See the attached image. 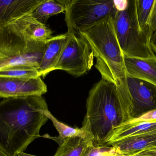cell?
Segmentation results:
<instances>
[{
	"mask_svg": "<svg viewBox=\"0 0 156 156\" xmlns=\"http://www.w3.org/2000/svg\"><path fill=\"white\" fill-rule=\"evenodd\" d=\"M46 102L34 95L0 101V146L11 156L23 153L36 139L48 119Z\"/></svg>",
	"mask_w": 156,
	"mask_h": 156,
	"instance_id": "1",
	"label": "cell"
},
{
	"mask_svg": "<svg viewBox=\"0 0 156 156\" xmlns=\"http://www.w3.org/2000/svg\"><path fill=\"white\" fill-rule=\"evenodd\" d=\"M86 110L94 146H105L114 130L125 123L120 86L107 81L101 79L90 90Z\"/></svg>",
	"mask_w": 156,
	"mask_h": 156,
	"instance_id": "2",
	"label": "cell"
},
{
	"mask_svg": "<svg viewBox=\"0 0 156 156\" xmlns=\"http://www.w3.org/2000/svg\"><path fill=\"white\" fill-rule=\"evenodd\" d=\"M113 15L79 32L88 42L96 58L95 67L102 79L117 86L127 78L124 56L116 37L114 26Z\"/></svg>",
	"mask_w": 156,
	"mask_h": 156,
	"instance_id": "3",
	"label": "cell"
},
{
	"mask_svg": "<svg viewBox=\"0 0 156 156\" xmlns=\"http://www.w3.org/2000/svg\"><path fill=\"white\" fill-rule=\"evenodd\" d=\"M45 44L28 41L20 18L5 27L0 35V70L23 66L37 70Z\"/></svg>",
	"mask_w": 156,
	"mask_h": 156,
	"instance_id": "4",
	"label": "cell"
},
{
	"mask_svg": "<svg viewBox=\"0 0 156 156\" xmlns=\"http://www.w3.org/2000/svg\"><path fill=\"white\" fill-rule=\"evenodd\" d=\"M117 40L124 56L147 58L155 55L146 34L141 32L136 19L135 0H128L126 8L113 15Z\"/></svg>",
	"mask_w": 156,
	"mask_h": 156,
	"instance_id": "5",
	"label": "cell"
},
{
	"mask_svg": "<svg viewBox=\"0 0 156 156\" xmlns=\"http://www.w3.org/2000/svg\"><path fill=\"white\" fill-rule=\"evenodd\" d=\"M66 7L68 31L79 32L102 20L117 10L114 0L61 1Z\"/></svg>",
	"mask_w": 156,
	"mask_h": 156,
	"instance_id": "6",
	"label": "cell"
},
{
	"mask_svg": "<svg viewBox=\"0 0 156 156\" xmlns=\"http://www.w3.org/2000/svg\"><path fill=\"white\" fill-rule=\"evenodd\" d=\"M67 33V42L53 71H64L80 77L91 69L94 56L88 42L79 33L68 31Z\"/></svg>",
	"mask_w": 156,
	"mask_h": 156,
	"instance_id": "7",
	"label": "cell"
},
{
	"mask_svg": "<svg viewBox=\"0 0 156 156\" xmlns=\"http://www.w3.org/2000/svg\"><path fill=\"white\" fill-rule=\"evenodd\" d=\"M126 82L129 97L128 122L156 109L155 86L145 81L128 77Z\"/></svg>",
	"mask_w": 156,
	"mask_h": 156,
	"instance_id": "8",
	"label": "cell"
},
{
	"mask_svg": "<svg viewBox=\"0 0 156 156\" xmlns=\"http://www.w3.org/2000/svg\"><path fill=\"white\" fill-rule=\"evenodd\" d=\"M47 92V85L40 77L31 79L0 77V99L42 96Z\"/></svg>",
	"mask_w": 156,
	"mask_h": 156,
	"instance_id": "9",
	"label": "cell"
},
{
	"mask_svg": "<svg viewBox=\"0 0 156 156\" xmlns=\"http://www.w3.org/2000/svg\"><path fill=\"white\" fill-rule=\"evenodd\" d=\"M83 132L77 135L67 138L59 146L54 156H85L93 146L94 137L90 125L84 117Z\"/></svg>",
	"mask_w": 156,
	"mask_h": 156,
	"instance_id": "10",
	"label": "cell"
},
{
	"mask_svg": "<svg viewBox=\"0 0 156 156\" xmlns=\"http://www.w3.org/2000/svg\"><path fill=\"white\" fill-rule=\"evenodd\" d=\"M68 39V34L52 36L46 42L43 58L37 68L39 77L44 78L53 71Z\"/></svg>",
	"mask_w": 156,
	"mask_h": 156,
	"instance_id": "11",
	"label": "cell"
},
{
	"mask_svg": "<svg viewBox=\"0 0 156 156\" xmlns=\"http://www.w3.org/2000/svg\"><path fill=\"white\" fill-rule=\"evenodd\" d=\"M127 77L139 79L156 87V55L147 58H136L124 56Z\"/></svg>",
	"mask_w": 156,
	"mask_h": 156,
	"instance_id": "12",
	"label": "cell"
},
{
	"mask_svg": "<svg viewBox=\"0 0 156 156\" xmlns=\"http://www.w3.org/2000/svg\"><path fill=\"white\" fill-rule=\"evenodd\" d=\"M156 145V135H138L126 137L110 145L122 154L130 156Z\"/></svg>",
	"mask_w": 156,
	"mask_h": 156,
	"instance_id": "13",
	"label": "cell"
},
{
	"mask_svg": "<svg viewBox=\"0 0 156 156\" xmlns=\"http://www.w3.org/2000/svg\"><path fill=\"white\" fill-rule=\"evenodd\" d=\"M138 135H156V120L152 122L123 124L115 129L105 146L126 137Z\"/></svg>",
	"mask_w": 156,
	"mask_h": 156,
	"instance_id": "14",
	"label": "cell"
},
{
	"mask_svg": "<svg viewBox=\"0 0 156 156\" xmlns=\"http://www.w3.org/2000/svg\"><path fill=\"white\" fill-rule=\"evenodd\" d=\"M23 30L27 38L31 43H45L52 37V32L46 25L40 24L32 16H26L24 19Z\"/></svg>",
	"mask_w": 156,
	"mask_h": 156,
	"instance_id": "15",
	"label": "cell"
},
{
	"mask_svg": "<svg viewBox=\"0 0 156 156\" xmlns=\"http://www.w3.org/2000/svg\"><path fill=\"white\" fill-rule=\"evenodd\" d=\"M65 12L66 7L61 0H43L32 13V16L38 23L46 25L50 16Z\"/></svg>",
	"mask_w": 156,
	"mask_h": 156,
	"instance_id": "16",
	"label": "cell"
},
{
	"mask_svg": "<svg viewBox=\"0 0 156 156\" xmlns=\"http://www.w3.org/2000/svg\"><path fill=\"white\" fill-rule=\"evenodd\" d=\"M45 114L48 119L51 120L53 123L54 126L59 133V136L57 137H51L48 135H45L43 136L45 138H49L55 141L59 146L61 145L67 138L77 135L83 132L84 127L83 125L81 128H74L68 126L58 121L55 117H54L49 110L46 112Z\"/></svg>",
	"mask_w": 156,
	"mask_h": 156,
	"instance_id": "17",
	"label": "cell"
},
{
	"mask_svg": "<svg viewBox=\"0 0 156 156\" xmlns=\"http://www.w3.org/2000/svg\"><path fill=\"white\" fill-rule=\"evenodd\" d=\"M154 0H135L136 19L140 30L141 32L146 34L148 38L147 22L154 4Z\"/></svg>",
	"mask_w": 156,
	"mask_h": 156,
	"instance_id": "18",
	"label": "cell"
},
{
	"mask_svg": "<svg viewBox=\"0 0 156 156\" xmlns=\"http://www.w3.org/2000/svg\"><path fill=\"white\" fill-rule=\"evenodd\" d=\"M39 77L37 70L28 67L17 66L0 70V77L18 79H31Z\"/></svg>",
	"mask_w": 156,
	"mask_h": 156,
	"instance_id": "19",
	"label": "cell"
},
{
	"mask_svg": "<svg viewBox=\"0 0 156 156\" xmlns=\"http://www.w3.org/2000/svg\"><path fill=\"white\" fill-rule=\"evenodd\" d=\"M147 29L148 38L150 41L153 33L156 29V0L154 1V4L149 15L147 22Z\"/></svg>",
	"mask_w": 156,
	"mask_h": 156,
	"instance_id": "20",
	"label": "cell"
},
{
	"mask_svg": "<svg viewBox=\"0 0 156 156\" xmlns=\"http://www.w3.org/2000/svg\"><path fill=\"white\" fill-rule=\"evenodd\" d=\"M155 120H156V109L150 111L145 114H143L139 118L132 120L127 123H135L152 122Z\"/></svg>",
	"mask_w": 156,
	"mask_h": 156,
	"instance_id": "21",
	"label": "cell"
},
{
	"mask_svg": "<svg viewBox=\"0 0 156 156\" xmlns=\"http://www.w3.org/2000/svg\"><path fill=\"white\" fill-rule=\"evenodd\" d=\"M130 156H156V145Z\"/></svg>",
	"mask_w": 156,
	"mask_h": 156,
	"instance_id": "22",
	"label": "cell"
},
{
	"mask_svg": "<svg viewBox=\"0 0 156 156\" xmlns=\"http://www.w3.org/2000/svg\"><path fill=\"white\" fill-rule=\"evenodd\" d=\"M150 45L154 53L156 54V29L150 39Z\"/></svg>",
	"mask_w": 156,
	"mask_h": 156,
	"instance_id": "23",
	"label": "cell"
},
{
	"mask_svg": "<svg viewBox=\"0 0 156 156\" xmlns=\"http://www.w3.org/2000/svg\"><path fill=\"white\" fill-rule=\"evenodd\" d=\"M0 156H11L0 146Z\"/></svg>",
	"mask_w": 156,
	"mask_h": 156,
	"instance_id": "24",
	"label": "cell"
},
{
	"mask_svg": "<svg viewBox=\"0 0 156 156\" xmlns=\"http://www.w3.org/2000/svg\"><path fill=\"white\" fill-rule=\"evenodd\" d=\"M5 28H0V35H1V34H2V32L3 31V30H4V29Z\"/></svg>",
	"mask_w": 156,
	"mask_h": 156,
	"instance_id": "25",
	"label": "cell"
}]
</instances>
